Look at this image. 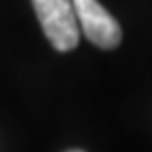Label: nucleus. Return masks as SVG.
I'll use <instances>...</instances> for the list:
<instances>
[{
  "label": "nucleus",
  "instance_id": "nucleus-2",
  "mask_svg": "<svg viewBox=\"0 0 152 152\" xmlns=\"http://www.w3.org/2000/svg\"><path fill=\"white\" fill-rule=\"evenodd\" d=\"M80 32L99 49H114L123 40L118 21L114 19L99 0H72Z\"/></svg>",
  "mask_w": 152,
  "mask_h": 152
},
{
  "label": "nucleus",
  "instance_id": "nucleus-1",
  "mask_svg": "<svg viewBox=\"0 0 152 152\" xmlns=\"http://www.w3.org/2000/svg\"><path fill=\"white\" fill-rule=\"evenodd\" d=\"M47 40L57 51H72L80 40V28L72 0H32Z\"/></svg>",
  "mask_w": 152,
  "mask_h": 152
},
{
  "label": "nucleus",
  "instance_id": "nucleus-3",
  "mask_svg": "<svg viewBox=\"0 0 152 152\" xmlns=\"http://www.w3.org/2000/svg\"><path fill=\"white\" fill-rule=\"evenodd\" d=\"M68 152H83V150H68Z\"/></svg>",
  "mask_w": 152,
  "mask_h": 152
}]
</instances>
